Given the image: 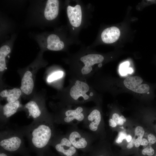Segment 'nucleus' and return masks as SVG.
<instances>
[{
	"mask_svg": "<svg viewBox=\"0 0 156 156\" xmlns=\"http://www.w3.org/2000/svg\"><path fill=\"white\" fill-rule=\"evenodd\" d=\"M53 120L33 121L29 125L18 127L27 138L30 149L37 155L42 154L49 148L55 136Z\"/></svg>",
	"mask_w": 156,
	"mask_h": 156,
	"instance_id": "f257e3e1",
	"label": "nucleus"
},
{
	"mask_svg": "<svg viewBox=\"0 0 156 156\" xmlns=\"http://www.w3.org/2000/svg\"><path fill=\"white\" fill-rule=\"evenodd\" d=\"M1 127L3 129L0 133V149L12 154L29 155V150L25 146L24 135L18 128Z\"/></svg>",
	"mask_w": 156,
	"mask_h": 156,
	"instance_id": "f03ea898",
	"label": "nucleus"
},
{
	"mask_svg": "<svg viewBox=\"0 0 156 156\" xmlns=\"http://www.w3.org/2000/svg\"><path fill=\"white\" fill-rule=\"evenodd\" d=\"M22 109L26 112L29 118L33 121L53 120L48 113L45 106V99L41 96H35L23 106Z\"/></svg>",
	"mask_w": 156,
	"mask_h": 156,
	"instance_id": "7ed1b4c3",
	"label": "nucleus"
},
{
	"mask_svg": "<svg viewBox=\"0 0 156 156\" xmlns=\"http://www.w3.org/2000/svg\"><path fill=\"white\" fill-rule=\"evenodd\" d=\"M61 156H78L77 149L68 139L63 136L55 135L50 143Z\"/></svg>",
	"mask_w": 156,
	"mask_h": 156,
	"instance_id": "20e7f679",
	"label": "nucleus"
},
{
	"mask_svg": "<svg viewBox=\"0 0 156 156\" xmlns=\"http://www.w3.org/2000/svg\"><path fill=\"white\" fill-rule=\"evenodd\" d=\"M143 80L138 76H130L123 81V84L127 89L139 94L149 93L151 90L150 86L148 84H141Z\"/></svg>",
	"mask_w": 156,
	"mask_h": 156,
	"instance_id": "39448f33",
	"label": "nucleus"
},
{
	"mask_svg": "<svg viewBox=\"0 0 156 156\" xmlns=\"http://www.w3.org/2000/svg\"><path fill=\"white\" fill-rule=\"evenodd\" d=\"M20 99L12 103H7L0 107V122L1 126L8 123L10 118L16 113L20 109H22Z\"/></svg>",
	"mask_w": 156,
	"mask_h": 156,
	"instance_id": "423d86ee",
	"label": "nucleus"
},
{
	"mask_svg": "<svg viewBox=\"0 0 156 156\" xmlns=\"http://www.w3.org/2000/svg\"><path fill=\"white\" fill-rule=\"evenodd\" d=\"M83 108L80 107H77L75 109L66 110L62 116L55 117L53 121L59 123H68L74 120L79 121H82L84 116L82 113Z\"/></svg>",
	"mask_w": 156,
	"mask_h": 156,
	"instance_id": "0eeeda50",
	"label": "nucleus"
},
{
	"mask_svg": "<svg viewBox=\"0 0 156 156\" xmlns=\"http://www.w3.org/2000/svg\"><path fill=\"white\" fill-rule=\"evenodd\" d=\"M34 75L32 70L27 69L22 76L20 89L22 93L27 96L30 95L34 87Z\"/></svg>",
	"mask_w": 156,
	"mask_h": 156,
	"instance_id": "6e6552de",
	"label": "nucleus"
},
{
	"mask_svg": "<svg viewBox=\"0 0 156 156\" xmlns=\"http://www.w3.org/2000/svg\"><path fill=\"white\" fill-rule=\"evenodd\" d=\"M43 47L49 50L58 51L62 49L64 44L60 37L54 34H50L44 37L42 40Z\"/></svg>",
	"mask_w": 156,
	"mask_h": 156,
	"instance_id": "1a4fd4ad",
	"label": "nucleus"
},
{
	"mask_svg": "<svg viewBox=\"0 0 156 156\" xmlns=\"http://www.w3.org/2000/svg\"><path fill=\"white\" fill-rule=\"evenodd\" d=\"M104 59L103 56L99 54H89L81 57L80 60L85 65L81 69L82 73L86 75L90 73L92 69V66L95 64L101 63Z\"/></svg>",
	"mask_w": 156,
	"mask_h": 156,
	"instance_id": "9d476101",
	"label": "nucleus"
},
{
	"mask_svg": "<svg viewBox=\"0 0 156 156\" xmlns=\"http://www.w3.org/2000/svg\"><path fill=\"white\" fill-rule=\"evenodd\" d=\"M89 90V87L86 83L77 80L75 85L70 88V94L71 97L75 100H77L81 96L85 100L88 99L89 97L86 93Z\"/></svg>",
	"mask_w": 156,
	"mask_h": 156,
	"instance_id": "9b49d317",
	"label": "nucleus"
},
{
	"mask_svg": "<svg viewBox=\"0 0 156 156\" xmlns=\"http://www.w3.org/2000/svg\"><path fill=\"white\" fill-rule=\"evenodd\" d=\"M59 9V2L58 0H47L43 10L44 18L49 21L55 19L58 15Z\"/></svg>",
	"mask_w": 156,
	"mask_h": 156,
	"instance_id": "f8f14e48",
	"label": "nucleus"
},
{
	"mask_svg": "<svg viewBox=\"0 0 156 156\" xmlns=\"http://www.w3.org/2000/svg\"><path fill=\"white\" fill-rule=\"evenodd\" d=\"M67 13L70 23L72 26L77 27L80 25L82 12L80 5H77L74 7L68 5L67 8Z\"/></svg>",
	"mask_w": 156,
	"mask_h": 156,
	"instance_id": "ddd939ff",
	"label": "nucleus"
},
{
	"mask_svg": "<svg viewBox=\"0 0 156 156\" xmlns=\"http://www.w3.org/2000/svg\"><path fill=\"white\" fill-rule=\"evenodd\" d=\"M120 35L119 29L115 26L106 28L102 31L101 38L102 41L107 44H110L116 41Z\"/></svg>",
	"mask_w": 156,
	"mask_h": 156,
	"instance_id": "4468645a",
	"label": "nucleus"
},
{
	"mask_svg": "<svg viewBox=\"0 0 156 156\" xmlns=\"http://www.w3.org/2000/svg\"><path fill=\"white\" fill-rule=\"evenodd\" d=\"M68 138L77 149L85 151L87 148L88 143L87 140L78 132L74 131L71 132Z\"/></svg>",
	"mask_w": 156,
	"mask_h": 156,
	"instance_id": "2eb2a0df",
	"label": "nucleus"
},
{
	"mask_svg": "<svg viewBox=\"0 0 156 156\" xmlns=\"http://www.w3.org/2000/svg\"><path fill=\"white\" fill-rule=\"evenodd\" d=\"M22 94L20 88H14L3 90L0 92V96L2 98L5 99L7 103H12L20 99Z\"/></svg>",
	"mask_w": 156,
	"mask_h": 156,
	"instance_id": "dca6fc26",
	"label": "nucleus"
},
{
	"mask_svg": "<svg viewBox=\"0 0 156 156\" xmlns=\"http://www.w3.org/2000/svg\"><path fill=\"white\" fill-rule=\"evenodd\" d=\"M89 122V127L93 131H96L98 129L101 120V115L100 111L96 109L93 110L88 117Z\"/></svg>",
	"mask_w": 156,
	"mask_h": 156,
	"instance_id": "f3484780",
	"label": "nucleus"
},
{
	"mask_svg": "<svg viewBox=\"0 0 156 156\" xmlns=\"http://www.w3.org/2000/svg\"><path fill=\"white\" fill-rule=\"evenodd\" d=\"M11 51L9 45L5 44L2 46L0 48V72L1 73L6 69V57Z\"/></svg>",
	"mask_w": 156,
	"mask_h": 156,
	"instance_id": "a211bd4d",
	"label": "nucleus"
},
{
	"mask_svg": "<svg viewBox=\"0 0 156 156\" xmlns=\"http://www.w3.org/2000/svg\"><path fill=\"white\" fill-rule=\"evenodd\" d=\"M145 133L144 128L141 126L137 127L135 130V138L134 146L136 147H138L140 145L141 141Z\"/></svg>",
	"mask_w": 156,
	"mask_h": 156,
	"instance_id": "6ab92c4d",
	"label": "nucleus"
},
{
	"mask_svg": "<svg viewBox=\"0 0 156 156\" xmlns=\"http://www.w3.org/2000/svg\"><path fill=\"white\" fill-rule=\"evenodd\" d=\"M129 63L128 61L122 63L120 67V72L122 75H125L127 73H131L133 70L131 68H129Z\"/></svg>",
	"mask_w": 156,
	"mask_h": 156,
	"instance_id": "aec40b11",
	"label": "nucleus"
},
{
	"mask_svg": "<svg viewBox=\"0 0 156 156\" xmlns=\"http://www.w3.org/2000/svg\"><path fill=\"white\" fill-rule=\"evenodd\" d=\"M62 71H59L55 72L49 75L47 79V81L51 82L61 78L63 76Z\"/></svg>",
	"mask_w": 156,
	"mask_h": 156,
	"instance_id": "412c9836",
	"label": "nucleus"
},
{
	"mask_svg": "<svg viewBox=\"0 0 156 156\" xmlns=\"http://www.w3.org/2000/svg\"><path fill=\"white\" fill-rule=\"evenodd\" d=\"M142 153L144 155L152 156L154 154L155 150L152 146L148 145L142 150Z\"/></svg>",
	"mask_w": 156,
	"mask_h": 156,
	"instance_id": "4be33fe9",
	"label": "nucleus"
},
{
	"mask_svg": "<svg viewBox=\"0 0 156 156\" xmlns=\"http://www.w3.org/2000/svg\"><path fill=\"white\" fill-rule=\"evenodd\" d=\"M147 139L150 145L152 146L156 143V136L153 133H150L148 135Z\"/></svg>",
	"mask_w": 156,
	"mask_h": 156,
	"instance_id": "5701e85b",
	"label": "nucleus"
},
{
	"mask_svg": "<svg viewBox=\"0 0 156 156\" xmlns=\"http://www.w3.org/2000/svg\"><path fill=\"white\" fill-rule=\"evenodd\" d=\"M127 135L126 134L122 132L119 133L118 138L116 140V142L118 144L121 143L123 139H126Z\"/></svg>",
	"mask_w": 156,
	"mask_h": 156,
	"instance_id": "b1692460",
	"label": "nucleus"
},
{
	"mask_svg": "<svg viewBox=\"0 0 156 156\" xmlns=\"http://www.w3.org/2000/svg\"><path fill=\"white\" fill-rule=\"evenodd\" d=\"M24 156H30L29 155H27ZM36 156H56L50 150V148L47 150L44 153L39 154L37 155Z\"/></svg>",
	"mask_w": 156,
	"mask_h": 156,
	"instance_id": "393cba45",
	"label": "nucleus"
},
{
	"mask_svg": "<svg viewBox=\"0 0 156 156\" xmlns=\"http://www.w3.org/2000/svg\"><path fill=\"white\" fill-rule=\"evenodd\" d=\"M120 116L119 114L117 113H114L112 115L111 118L116 123L117 125H119Z\"/></svg>",
	"mask_w": 156,
	"mask_h": 156,
	"instance_id": "a878e982",
	"label": "nucleus"
},
{
	"mask_svg": "<svg viewBox=\"0 0 156 156\" xmlns=\"http://www.w3.org/2000/svg\"><path fill=\"white\" fill-rule=\"evenodd\" d=\"M0 156H13V154L0 149Z\"/></svg>",
	"mask_w": 156,
	"mask_h": 156,
	"instance_id": "bb28decb",
	"label": "nucleus"
},
{
	"mask_svg": "<svg viewBox=\"0 0 156 156\" xmlns=\"http://www.w3.org/2000/svg\"><path fill=\"white\" fill-rule=\"evenodd\" d=\"M135 141V138H132L131 141L127 144V147L128 149H131L133 147L134 145V143Z\"/></svg>",
	"mask_w": 156,
	"mask_h": 156,
	"instance_id": "cd10ccee",
	"label": "nucleus"
},
{
	"mask_svg": "<svg viewBox=\"0 0 156 156\" xmlns=\"http://www.w3.org/2000/svg\"><path fill=\"white\" fill-rule=\"evenodd\" d=\"M140 145L145 146L146 147L148 145H150L149 144L148 139L145 138H142L141 142Z\"/></svg>",
	"mask_w": 156,
	"mask_h": 156,
	"instance_id": "c85d7f7f",
	"label": "nucleus"
},
{
	"mask_svg": "<svg viewBox=\"0 0 156 156\" xmlns=\"http://www.w3.org/2000/svg\"><path fill=\"white\" fill-rule=\"evenodd\" d=\"M126 119L125 117L122 116L121 115L120 116V120H119V125H121L126 122Z\"/></svg>",
	"mask_w": 156,
	"mask_h": 156,
	"instance_id": "c756f323",
	"label": "nucleus"
},
{
	"mask_svg": "<svg viewBox=\"0 0 156 156\" xmlns=\"http://www.w3.org/2000/svg\"><path fill=\"white\" fill-rule=\"evenodd\" d=\"M109 125L112 127H115L117 125L116 123L112 119L110 118L109 120Z\"/></svg>",
	"mask_w": 156,
	"mask_h": 156,
	"instance_id": "7c9ffc66",
	"label": "nucleus"
},
{
	"mask_svg": "<svg viewBox=\"0 0 156 156\" xmlns=\"http://www.w3.org/2000/svg\"><path fill=\"white\" fill-rule=\"evenodd\" d=\"M91 155V156H105L104 154L100 153L99 151H94Z\"/></svg>",
	"mask_w": 156,
	"mask_h": 156,
	"instance_id": "2f4dec72",
	"label": "nucleus"
},
{
	"mask_svg": "<svg viewBox=\"0 0 156 156\" xmlns=\"http://www.w3.org/2000/svg\"><path fill=\"white\" fill-rule=\"evenodd\" d=\"M132 137L130 135H128L126 137V139L127 141L128 142H130L132 139Z\"/></svg>",
	"mask_w": 156,
	"mask_h": 156,
	"instance_id": "473e14b6",
	"label": "nucleus"
},
{
	"mask_svg": "<svg viewBox=\"0 0 156 156\" xmlns=\"http://www.w3.org/2000/svg\"><path fill=\"white\" fill-rule=\"evenodd\" d=\"M155 156H156V155Z\"/></svg>",
	"mask_w": 156,
	"mask_h": 156,
	"instance_id": "72a5a7b5",
	"label": "nucleus"
}]
</instances>
